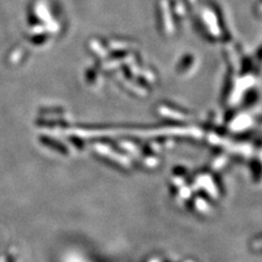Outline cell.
I'll list each match as a JSON object with an SVG mask.
<instances>
[{
	"label": "cell",
	"mask_w": 262,
	"mask_h": 262,
	"mask_svg": "<svg viewBox=\"0 0 262 262\" xmlns=\"http://www.w3.org/2000/svg\"><path fill=\"white\" fill-rule=\"evenodd\" d=\"M9 260H10V261H8V262H14V259H12V258H11V257H10V258H9Z\"/></svg>",
	"instance_id": "6da1fadb"
}]
</instances>
